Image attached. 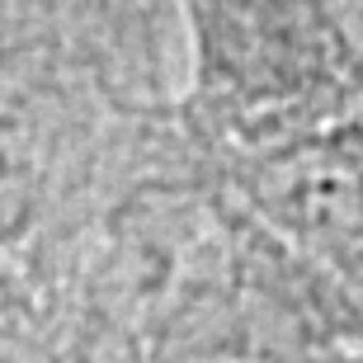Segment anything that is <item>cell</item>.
<instances>
[{
    "mask_svg": "<svg viewBox=\"0 0 363 363\" xmlns=\"http://www.w3.org/2000/svg\"><path fill=\"white\" fill-rule=\"evenodd\" d=\"M325 14V24L335 33L340 52L363 62V0H316Z\"/></svg>",
    "mask_w": 363,
    "mask_h": 363,
    "instance_id": "obj_2",
    "label": "cell"
},
{
    "mask_svg": "<svg viewBox=\"0 0 363 363\" xmlns=\"http://www.w3.org/2000/svg\"><path fill=\"white\" fill-rule=\"evenodd\" d=\"M208 90L236 108L321 94L345 62L316 0H189Z\"/></svg>",
    "mask_w": 363,
    "mask_h": 363,
    "instance_id": "obj_1",
    "label": "cell"
}]
</instances>
